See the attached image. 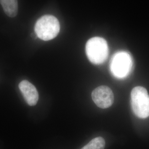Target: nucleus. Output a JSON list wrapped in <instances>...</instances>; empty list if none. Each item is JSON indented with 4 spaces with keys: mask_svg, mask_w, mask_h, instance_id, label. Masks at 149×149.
I'll return each instance as SVG.
<instances>
[{
    "mask_svg": "<svg viewBox=\"0 0 149 149\" xmlns=\"http://www.w3.org/2000/svg\"><path fill=\"white\" fill-rule=\"evenodd\" d=\"M60 26L58 19L52 15H45L38 20L34 27L38 37L48 41L56 37L59 34Z\"/></svg>",
    "mask_w": 149,
    "mask_h": 149,
    "instance_id": "1",
    "label": "nucleus"
},
{
    "mask_svg": "<svg viewBox=\"0 0 149 149\" xmlns=\"http://www.w3.org/2000/svg\"><path fill=\"white\" fill-rule=\"evenodd\" d=\"M108 52L107 42L102 38H92L86 43V53L88 60L93 64L103 63L108 57Z\"/></svg>",
    "mask_w": 149,
    "mask_h": 149,
    "instance_id": "2",
    "label": "nucleus"
},
{
    "mask_svg": "<svg viewBox=\"0 0 149 149\" xmlns=\"http://www.w3.org/2000/svg\"><path fill=\"white\" fill-rule=\"evenodd\" d=\"M133 66V61L130 54L121 51L115 54L110 64L112 74L116 78L124 79L131 73Z\"/></svg>",
    "mask_w": 149,
    "mask_h": 149,
    "instance_id": "3",
    "label": "nucleus"
},
{
    "mask_svg": "<svg viewBox=\"0 0 149 149\" xmlns=\"http://www.w3.org/2000/svg\"><path fill=\"white\" fill-rule=\"evenodd\" d=\"M131 104L136 116L140 118L149 117V95L144 87L137 86L132 90Z\"/></svg>",
    "mask_w": 149,
    "mask_h": 149,
    "instance_id": "4",
    "label": "nucleus"
},
{
    "mask_svg": "<svg viewBox=\"0 0 149 149\" xmlns=\"http://www.w3.org/2000/svg\"><path fill=\"white\" fill-rule=\"evenodd\" d=\"M92 98L97 106L102 109L111 106L114 100L113 91L106 86H101L93 91Z\"/></svg>",
    "mask_w": 149,
    "mask_h": 149,
    "instance_id": "5",
    "label": "nucleus"
},
{
    "mask_svg": "<svg viewBox=\"0 0 149 149\" xmlns=\"http://www.w3.org/2000/svg\"><path fill=\"white\" fill-rule=\"evenodd\" d=\"M19 88L28 104L34 106L39 100V94L35 86L27 80H23L19 84Z\"/></svg>",
    "mask_w": 149,
    "mask_h": 149,
    "instance_id": "6",
    "label": "nucleus"
},
{
    "mask_svg": "<svg viewBox=\"0 0 149 149\" xmlns=\"http://www.w3.org/2000/svg\"><path fill=\"white\" fill-rule=\"evenodd\" d=\"M0 3L7 16L15 17L18 13L17 0H0Z\"/></svg>",
    "mask_w": 149,
    "mask_h": 149,
    "instance_id": "7",
    "label": "nucleus"
},
{
    "mask_svg": "<svg viewBox=\"0 0 149 149\" xmlns=\"http://www.w3.org/2000/svg\"><path fill=\"white\" fill-rule=\"evenodd\" d=\"M106 142L102 137H97L92 139L81 149H104Z\"/></svg>",
    "mask_w": 149,
    "mask_h": 149,
    "instance_id": "8",
    "label": "nucleus"
}]
</instances>
